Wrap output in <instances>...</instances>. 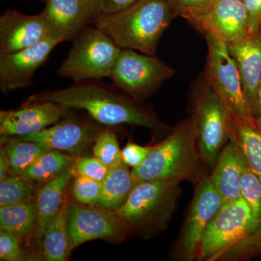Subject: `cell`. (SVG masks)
<instances>
[{
    "label": "cell",
    "mask_w": 261,
    "mask_h": 261,
    "mask_svg": "<svg viewBox=\"0 0 261 261\" xmlns=\"http://www.w3.org/2000/svg\"><path fill=\"white\" fill-rule=\"evenodd\" d=\"M73 167L39 187L35 201L38 224L34 242L42 233L48 221L61 210L68 201L70 184L74 177Z\"/></svg>",
    "instance_id": "obj_21"
},
{
    "label": "cell",
    "mask_w": 261,
    "mask_h": 261,
    "mask_svg": "<svg viewBox=\"0 0 261 261\" xmlns=\"http://www.w3.org/2000/svg\"><path fill=\"white\" fill-rule=\"evenodd\" d=\"M181 182L153 180L139 182L117 214L135 235L149 240L168 228L181 195Z\"/></svg>",
    "instance_id": "obj_4"
},
{
    "label": "cell",
    "mask_w": 261,
    "mask_h": 261,
    "mask_svg": "<svg viewBox=\"0 0 261 261\" xmlns=\"http://www.w3.org/2000/svg\"><path fill=\"white\" fill-rule=\"evenodd\" d=\"M82 1L83 2L84 5H85L86 8H87V10H88V12L89 13V0H82ZM89 15H90V14H89ZM91 19H92V18H91Z\"/></svg>",
    "instance_id": "obj_39"
},
{
    "label": "cell",
    "mask_w": 261,
    "mask_h": 261,
    "mask_svg": "<svg viewBox=\"0 0 261 261\" xmlns=\"http://www.w3.org/2000/svg\"><path fill=\"white\" fill-rule=\"evenodd\" d=\"M67 232L72 249L95 240L120 243L130 236L116 212L68 199L65 212Z\"/></svg>",
    "instance_id": "obj_11"
},
{
    "label": "cell",
    "mask_w": 261,
    "mask_h": 261,
    "mask_svg": "<svg viewBox=\"0 0 261 261\" xmlns=\"http://www.w3.org/2000/svg\"><path fill=\"white\" fill-rule=\"evenodd\" d=\"M74 176H83L102 182L109 172L110 168L97 158L81 156L73 165Z\"/></svg>",
    "instance_id": "obj_33"
},
{
    "label": "cell",
    "mask_w": 261,
    "mask_h": 261,
    "mask_svg": "<svg viewBox=\"0 0 261 261\" xmlns=\"http://www.w3.org/2000/svg\"><path fill=\"white\" fill-rule=\"evenodd\" d=\"M260 32L261 33V29H260Z\"/></svg>",
    "instance_id": "obj_40"
},
{
    "label": "cell",
    "mask_w": 261,
    "mask_h": 261,
    "mask_svg": "<svg viewBox=\"0 0 261 261\" xmlns=\"http://www.w3.org/2000/svg\"><path fill=\"white\" fill-rule=\"evenodd\" d=\"M241 197L246 201L252 216V231H261V181L246 163L240 179Z\"/></svg>",
    "instance_id": "obj_28"
},
{
    "label": "cell",
    "mask_w": 261,
    "mask_h": 261,
    "mask_svg": "<svg viewBox=\"0 0 261 261\" xmlns=\"http://www.w3.org/2000/svg\"><path fill=\"white\" fill-rule=\"evenodd\" d=\"M257 99H258L259 113L258 116L255 119V123L257 128L261 130V82L259 86L258 92H257Z\"/></svg>",
    "instance_id": "obj_38"
},
{
    "label": "cell",
    "mask_w": 261,
    "mask_h": 261,
    "mask_svg": "<svg viewBox=\"0 0 261 261\" xmlns=\"http://www.w3.org/2000/svg\"><path fill=\"white\" fill-rule=\"evenodd\" d=\"M0 260H28V252L19 239L10 231L0 230Z\"/></svg>",
    "instance_id": "obj_32"
},
{
    "label": "cell",
    "mask_w": 261,
    "mask_h": 261,
    "mask_svg": "<svg viewBox=\"0 0 261 261\" xmlns=\"http://www.w3.org/2000/svg\"><path fill=\"white\" fill-rule=\"evenodd\" d=\"M78 157L58 150H49L34 161L24 171V176L38 185L51 181L74 165Z\"/></svg>",
    "instance_id": "obj_24"
},
{
    "label": "cell",
    "mask_w": 261,
    "mask_h": 261,
    "mask_svg": "<svg viewBox=\"0 0 261 261\" xmlns=\"http://www.w3.org/2000/svg\"><path fill=\"white\" fill-rule=\"evenodd\" d=\"M37 224L35 202L0 207V229L15 234L25 249V246L32 249Z\"/></svg>",
    "instance_id": "obj_22"
},
{
    "label": "cell",
    "mask_w": 261,
    "mask_h": 261,
    "mask_svg": "<svg viewBox=\"0 0 261 261\" xmlns=\"http://www.w3.org/2000/svg\"><path fill=\"white\" fill-rule=\"evenodd\" d=\"M2 149L9 163L10 174L12 176L23 175L24 171L40 154L49 149L37 143L18 140L15 137H1Z\"/></svg>",
    "instance_id": "obj_25"
},
{
    "label": "cell",
    "mask_w": 261,
    "mask_h": 261,
    "mask_svg": "<svg viewBox=\"0 0 261 261\" xmlns=\"http://www.w3.org/2000/svg\"><path fill=\"white\" fill-rule=\"evenodd\" d=\"M73 42L57 75L74 82L110 78L121 48L94 25L87 27Z\"/></svg>",
    "instance_id": "obj_6"
},
{
    "label": "cell",
    "mask_w": 261,
    "mask_h": 261,
    "mask_svg": "<svg viewBox=\"0 0 261 261\" xmlns=\"http://www.w3.org/2000/svg\"><path fill=\"white\" fill-rule=\"evenodd\" d=\"M105 128L79 118H65L41 132L15 138L37 142L49 150L61 151L79 158L93 147Z\"/></svg>",
    "instance_id": "obj_12"
},
{
    "label": "cell",
    "mask_w": 261,
    "mask_h": 261,
    "mask_svg": "<svg viewBox=\"0 0 261 261\" xmlns=\"http://www.w3.org/2000/svg\"><path fill=\"white\" fill-rule=\"evenodd\" d=\"M137 184L124 163L111 168L102 182L100 197L96 205L116 212L126 203Z\"/></svg>",
    "instance_id": "obj_23"
},
{
    "label": "cell",
    "mask_w": 261,
    "mask_h": 261,
    "mask_svg": "<svg viewBox=\"0 0 261 261\" xmlns=\"http://www.w3.org/2000/svg\"><path fill=\"white\" fill-rule=\"evenodd\" d=\"M92 152L94 157L110 169L123 163L116 134L109 128H105L98 136L92 147Z\"/></svg>",
    "instance_id": "obj_29"
},
{
    "label": "cell",
    "mask_w": 261,
    "mask_h": 261,
    "mask_svg": "<svg viewBox=\"0 0 261 261\" xmlns=\"http://www.w3.org/2000/svg\"><path fill=\"white\" fill-rule=\"evenodd\" d=\"M227 47L238 66L245 97L256 119L259 113L257 92L261 82V33L248 34Z\"/></svg>",
    "instance_id": "obj_18"
},
{
    "label": "cell",
    "mask_w": 261,
    "mask_h": 261,
    "mask_svg": "<svg viewBox=\"0 0 261 261\" xmlns=\"http://www.w3.org/2000/svg\"><path fill=\"white\" fill-rule=\"evenodd\" d=\"M10 176L9 163H8L4 151L1 149V152H0V181Z\"/></svg>",
    "instance_id": "obj_37"
},
{
    "label": "cell",
    "mask_w": 261,
    "mask_h": 261,
    "mask_svg": "<svg viewBox=\"0 0 261 261\" xmlns=\"http://www.w3.org/2000/svg\"><path fill=\"white\" fill-rule=\"evenodd\" d=\"M231 138L238 142L249 167L261 181V130L255 121L233 120Z\"/></svg>",
    "instance_id": "obj_26"
},
{
    "label": "cell",
    "mask_w": 261,
    "mask_h": 261,
    "mask_svg": "<svg viewBox=\"0 0 261 261\" xmlns=\"http://www.w3.org/2000/svg\"><path fill=\"white\" fill-rule=\"evenodd\" d=\"M174 74L175 70L155 56L122 49L110 79L130 97L145 103Z\"/></svg>",
    "instance_id": "obj_8"
},
{
    "label": "cell",
    "mask_w": 261,
    "mask_h": 261,
    "mask_svg": "<svg viewBox=\"0 0 261 261\" xmlns=\"http://www.w3.org/2000/svg\"><path fill=\"white\" fill-rule=\"evenodd\" d=\"M207 172L199 152L195 120L190 115L154 145L151 153L132 173L137 183L170 180L197 183Z\"/></svg>",
    "instance_id": "obj_2"
},
{
    "label": "cell",
    "mask_w": 261,
    "mask_h": 261,
    "mask_svg": "<svg viewBox=\"0 0 261 261\" xmlns=\"http://www.w3.org/2000/svg\"><path fill=\"white\" fill-rule=\"evenodd\" d=\"M248 15L250 34L260 32L261 29V0H242Z\"/></svg>",
    "instance_id": "obj_36"
},
{
    "label": "cell",
    "mask_w": 261,
    "mask_h": 261,
    "mask_svg": "<svg viewBox=\"0 0 261 261\" xmlns=\"http://www.w3.org/2000/svg\"><path fill=\"white\" fill-rule=\"evenodd\" d=\"M254 233L251 210L246 201L241 197L224 202L206 228L197 260H221Z\"/></svg>",
    "instance_id": "obj_7"
},
{
    "label": "cell",
    "mask_w": 261,
    "mask_h": 261,
    "mask_svg": "<svg viewBox=\"0 0 261 261\" xmlns=\"http://www.w3.org/2000/svg\"><path fill=\"white\" fill-rule=\"evenodd\" d=\"M176 16L194 25L210 8L214 0H166Z\"/></svg>",
    "instance_id": "obj_31"
},
{
    "label": "cell",
    "mask_w": 261,
    "mask_h": 261,
    "mask_svg": "<svg viewBox=\"0 0 261 261\" xmlns=\"http://www.w3.org/2000/svg\"><path fill=\"white\" fill-rule=\"evenodd\" d=\"M41 12L49 36L60 42L73 41L92 23V19L82 0H44Z\"/></svg>",
    "instance_id": "obj_17"
},
{
    "label": "cell",
    "mask_w": 261,
    "mask_h": 261,
    "mask_svg": "<svg viewBox=\"0 0 261 261\" xmlns=\"http://www.w3.org/2000/svg\"><path fill=\"white\" fill-rule=\"evenodd\" d=\"M194 25L226 45L240 42L250 34L248 15L242 0H214Z\"/></svg>",
    "instance_id": "obj_14"
},
{
    "label": "cell",
    "mask_w": 261,
    "mask_h": 261,
    "mask_svg": "<svg viewBox=\"0 0 261 261\" xmlns=\"http://www.w3.org/2000/svg\"><path fill=\"white\" fill-rule=\"evenodd\" d=\"M190 112L197 128L201 159L209 173L216 165L220 152L229 142L233 118L204 73L192 88Z\"/></svg>",
    "instance_id": "obj_5"
},
{
    "label": "cell",
    "mask_w": 261,
    "mask_h": 261,
    "mask_svg": "<svg viewBox=\"0 0 261 261\" xmlns=\"http://www.w3.org/2000/svg\"><path fill=\"white\" fill-rule=\"evenodd\" d=\"M224 203L209 173H204L195 185L193 198L171 251L172 260H197L206 228Z\"/></svg>",
    "instance_id": "obj_9"
},
{
    "label": "cell",
    "mask_w": 261,
    "mask_h": 261,
    "mask_svg": "<svg viewBox=\"0 0 261 261\" xmlns=\"http://www.w3.org/2000/svg\"><path fill=\"white\" fill-rule=\"evenodd\" d=\"M154 145L141 146L128 142L121 150L122 161L128 167H138L147 159Z\"/></svg>",
    "instance_id": "obj_35"
},
{
    "label": "cell",
    "mask_w": 261,
    "mask_h": 261,
    "mask_svg": "<svg viewBox=\"0 0 261 261\" xmlns=\"http://www.w3.org/2000/svg\"><path fill=\"white\" fill-rule=\"evenodd\" d=\"M176 17L166 0H137L126 9L95 17L92 24L121 49L155 56L160 39Z\"/></svg>",
    "instance_id": "obj_3"
},
{
    "label": "cell",
    "mask_w": 261,
    "mask_h": 261,
    "mask_svg": "<svg viewBox=\"0 0 261 261\" xmlns=\"http://www.w3.org/2000/svg\"><path fill=\"white\" fill-rule=\"evenodd\" d=\"M67 111L51 102L22 105L13 111H0L1 137H22L37 133L58 123Z\"/></svg>",
    "instance_id": "obj_15"
},
{
    "label": "cell",
    "mask_w": 261,
    "mask_h": 261,
    "mask_svg": "<svg viewBox=\"0 0 261 261\" xmlns=\"http://www.w3.org/2000/svg\"><path fill=\"white\" fill-rule=\"evenodd\" d=\"M137 0H89V14L92 20L99 15L111 14L126 9Z\"/></svg>",
    "instance_id": "obj_34"
},
{
    "label": "cell",
    "mask_w": 261,
    "mask_h": 261,
    "mask_svg": "<svg viewBox=\"0 0 261 261\" xmlns=\"http://www.w3.org/2000/svg\"><path fill=\"white\" fill-rule=\"evenodd\" d=\"M61 43L49 37L35 45L16 53H0V91L9 94L33 84L34 73Z\"/></svg>",
    "instance_id": "obj_13"
},
{
    "label": "cell",
    "mask_w": 261,
    "mask_h": 261,
    "mask_svg": "<svg viewBox=\"0 0 261 261\" xmlns=\"http://www.w3.org/2000/svg\"><path fill=\"white\" fill-rule=\"evenodd\" d=\"M41 185L20 175L0 181V207L35 202Z\"/></svg>",
    "instance_id": "obj_27"
},
{
    "label": "cell",
    "mask_w": 261,
    "mask_h": 261,
    "mask_svg": "<svg viewBox=\"0 0 261 261\" xmlns=\"http://www.w3.org/2000/svg\"><path fill=\"white\" fill-rule=\"evenodd\" d=\"M44 102L55 103L66 111H86L92 119L104 126L144 127L161 140L173 129L161 121L152 108L135 100L114 84H105L100 80L81 81L67 88L34 94L23 105Z\"/></svg>",
    "instance_id": "obj_1"
},
{
    "label": "cell",
    "mask_w": 261,
    "mask_h": 261,
    "mask_svg": "<svg viewBox=\"0 0 261 261\" xmlns=\"http://www.w3.org/2000/svg\"><path fill=\"white\" fill-rule=\"evenodd\" d=\"M102 182L92 178L75 176L70 184L69 194L72 200L96 205L100 197Z\"/></svg>",
    "instance_id": "obj_30"
},
{
    "label": "cell",
    "mask_w": 261,
    "mask_h": 261,
    "mask_svg": "<svg viewBox=\"0 0 261 261\" xmlns=\"http://www.w3.org/2000/svg\"><path fill=\"white\" fill-rule=\"evenodd\" d=\"M207 45L204 74L223 99L233 120L255 121L247 102L238 66L227 45L210 34H205Z\"/></svg>",
    "instance_id": "obj_10"
},
{
    "label": "cell",
    "mask_w": 261,
    "mask_h": 261,
    "mask_svg": "<svg viewBox=\"0 0 261 261\" xmlns=\"http://www.w3.org/2000/svg\"><path fill=\"white\" fill-rule=\"evenodd\" d=\"M247 161L238 142L233 138L220 152L209 173L211 181L224 202L241 197L240 179Z\"/></svg>",
    "instance_id": "obj_19"
},
{
    "label": "cell",
    "mask_w": 261,
    "mask_h": 261,
    "mask_svg": "<svg viewBox=\"0 0 261 261\" xmlns=\"http://www.w3.org/2000/svg\"><path fill=\"white\" fill-rule=\"evenodd\" d=\"M68 201L48 221L42 233L34 240L29 258L44 261L69 260L73 249L70 246L65 221Z\"/></svg>",
    "instance_id": "obj_20"
},
{
    "label": "cell",
    "mask_w": 261,
    "mask_h": 261,
    "mask_svg": "<svg viewBox=\"0 0 261 261\" xmlns=\"http://www.w3.org/2000/svg\"><path fill=\"white\" fill-rule=\"evenodd\" d=\"M49 37L41 13L29 15L7 10L0 17V53H16Z\"/></svg>",
    "instance_id": "obj_16"
}]
</instances>
